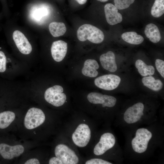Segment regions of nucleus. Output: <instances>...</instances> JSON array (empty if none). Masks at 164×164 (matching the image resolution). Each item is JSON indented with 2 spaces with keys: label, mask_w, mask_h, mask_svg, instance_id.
<instances>
[{
  "label": "nucleus",
  "mask_w": 164,
  "mask_h": 164,
  "mask_svg": "<svg viewBox=\"0 0 164 164\" xmlns=\"http://www.w3.org/2000/svg\"><path fill=\"white\" fill-rule=\"evenodd\" d=\"M77 36L81 41L87 39L94 43H100L104 39V35L102 31L89 24H84L80 26L77 31Z\"/></svg>",
  "instance_id": "f257e3e1"
},
{
  "label": "nucleus",
  "mask_w": 164,
  "mask_h": 164,
  "mask_svg": "<svg viewBox=\"0 0 164 164\" xmlns=\"http://www.w3.org/2000/svg\"><path fill=\"white\" fill-rule=\"evenodd\" d=\"M152 136V132L147 129L141 128L138 129L135 137L132 140V146L133 150L139 153L145 152Z\"/></svg>",
  "instance_id": "f03ea898"
},
{
  "label": "nucleus",
  "mask_w": 164,
  "mask_h": 164,
  "mask_svg": "<svg viewBox=\"0 0 164 164\" xmlns=\"http://www.w3.org/2000/svg\"><path fill=\"white\" fill-rule=\"evenodd\" d=\"M63 87L55 85L48 88L44 94V98L48 103L53 106L58 107L63 105L65 102L67 97L63 92Z\"/></svg>",
  "instance_id": "7ed1b4c3"
},
{
  "label": "nucleus",
  "mask_w": 164,
  "mask_h": 164,
  "mask_svg": "<svg viewBox=\"0 0 164 164\" xmlns=\"http://www.w3.org/2000/svg\"><path fill=\"white\" fill-rule=\"evenodd\" d=\"M91 136V131L89 126L85 123H81L78 125L73 133L72 138L76 146L82 148L89 143Z\"/></svg>",
  "instance_id": "20e7f679"
},
{
  "label": "nucleus",
  "mask_w": 164,
  "mask_h": 164,
  "mask_svg": "<svg viewBox=\"0 0 164 164\" xmlns=\"http://www.w3.org/2000/svg\"><path fill=\"white\" fill-rule=\"evenodd\" d=\"M54 153L56 157L61 160L63 164H76L79 162V158L74 151L65 144L57 145Z\"/></svg>",
  "instance_id": "39448f33"
},
{
  "label": "nucleus",
  "mask_w": 164,
  "mask_h": 164,
  "mask_svg": "<svg viewBox=\"0 0 164 164\" xmlns=\"http://www.w3.org/2000/svg\"><path fill=\"white\" fill-rule=\"evenodd\" d=\"M45 119V115L41 109L32 108L28 111L24 118V124L26 128L32 129L43 124Z\"/></svg>",
  "instance_id": "423d86ee"
},
{
  "label": "nucleus",
  "mask_w": 164,
  "mask_h": 164,
  "mask_svg": "<svg viewBox=\"0 0 164 164\" xmlns=\"http://www.w3.org/2000/svg\"><path fill=\"white\" fill-rule=\"evenodd\" d=\"M115 138L110 132H106L101 136L99 142L94 147L93 152L96 155H101L112 148L115 144Z\"/></svg>",
  "instance_id": "0eeeda50"
},
{
  "label": "nucleus",
  "mask_w": 164,
  "mask_h": 164,
  "mask_svg": "<svg viewBox=\"0 0 164 164\" xmlns=\"http://www.w3.org/2000/svg\"><path fill=\"white\" fill-rule=\"evenodd\" d=\"M121 79L118 76L112 74L104 75L97 78L94 81L95 85L102 89L111 91L119 85Z\"/></svg>",
  "instance_id": "6e6552de"
},
{
  "label": "nucleus",
  "mask_w": 164,
  "mask_h": 164,
  "mask_svg": "<svg viewBox=\"0 0 164 164\" xmlns=\"http://www.w3.org/2000/svg\"><path fill=\"white\" fill-rule=\"evenodd\" d=\"M144 106L141 102H138L130 107L125 111L123 115L125 121L128 124L139 121L144 114Z\"/></svg>",
  "instance_id": "1a4fd4ad"
},
{
  "label": "nucleus",
  "mask_w": 164,
  "mask_h": 164,
  "mask_svg": "<svg viewBox=\"0 0 164 164\" xmlns=\"http://www.w3.org/2000/svg\"><path fill=\"white\" fill-rule=\"evenodd\" d=\"M88 101L94 104H101L103 107L111 108L115 105L116 99L113 96L95 92L89 94L87 97Z\"/></svg>",
  "instance_id": "9d476101"
},
{
  "label": "nucleus",
  "mask_w": 164,
  "mask_h": 164,
  "mask_svg": "<svg viewBox=\"0 0 164 164\" xmlns=\"http://www.w3.org/2000/svg\"><path fill=\"white\" fill-rule=\"evenodd\" d=\"M24 150L23 146L20 145L12 146L5 143L0 144V154L5 159L18 157L23 153Z\"/></svg>",
  "instance_id": "9b49d317"
},
{
  "label": "nucleus",
  "mask_w": 164,
  "mask_h": 164,
  "mask_svg": "<svg viewBox=\"0 0 164 164\" xmlns=\"http://www.w3.org/2000/svg\"><path fill=\"white\" fill-rule=\"evenodd\" d=\"M13 38L15 44L22 54H28L32 50V46L25 35L20 31L15 30L13 33Z\"/></svg>",
  "instance_id": "f8f14e48"
},
{
  "label": "nucleus",
  "mask_w": 164,
  "mask_h": 164,
  "mask_svg": "<svg viewBox=\"0 0 164 164\" xmlns=\"http://www.w3.org/2000/svg\"><path fill=\"white\" fill-rule=\"evenodd\" d=\"M67 43L61 40L54 42L52 45L51 51L52 56L54 60L61 61L65 57L67 51Z\"/></svg>",
  "instance_id": "ddd939ff"
},
{
  "label": "nucleus",
  "mask_w": 164,
  "mask_h": 164,
  "mask_svg": "<svg viewBox=\"0 0 164 164\" xmlns=\"http://www.w3.org/2000/svg\"><path fill=\"white\" fill-rule=\"evenodd\" d=\"M104 11L107 21L109 24L114 25L122 21L121 15L118 12L117 8L113 4L109 3L106 4Z\"/></svg>",
  "instance_id": "4468645a"
},
{
  "label": "nucleus",
  "mask_w": 164,
  "mask_h": 164,
  "mask_svg": "<svg viewBox=\"0 0 164 164\" xmlns=\"http://www.w3.org/2000/svg\"><path fill=\"white\" fill-rule=\"evenodd\" d=\"M100 60L101 66L105 69L111 72H114L117 70L115 55L112 51H108L102 54L100 56Z\"/></svg>",
  "instance_id": "2eb2a0df"
},
{
  "label": "nucleus",
  "mask_w": 164,
  "mask_h": 164,
  "mask_svg": "<svg viewBox=\"0 0 164 164\" xmlns=\"http://www.w3.org/2000/svg\"><path fill=\"white\" fill-rule=\"evenodd\" d=\"M99 68L97 62L94 60L87 59L84 62L82 73L84 76L91 77H96L98 74L97 70Z\"/></svg>",
  "instance_id": "dca6fc26"
},
{
  "label": "nucleus",
  "mask_w": 164,
  "mask_h": 164,
  "mask_svg": "<svg viewBox=\"0 0 164 164\" xmlns=\"http://www.w3.org/2000/svg\"><path fill=\"white\" fill-rule=\"evenodd\" d=\"M146 36L152 43L158 42L161 39L160 31L158 27L152 23L147 25L145 30Z\"/></svg>",
  "instance_id": "f3484780"
},
{
  "label": "nucleus",
  "mask_w": 164,
  "mask_h": 164,
  "mask_svg": "<svg viewBox=\"0 0 164 164\" xmlns=\"http://www.w3.org/2000/svg\"><path fill=\"white\" fill-rule=\"evenodd\" d=\"M47 9L44 8H35L32 9L30 13L31 19L35 22L40 23L43 22L49 14Z\"/></svg>",
  "instance_id": "a211bd4d"
},
{
  "label": "nucleus",
  "mask_w": 164,
  "mask_h": 164,
  "mask_svg": "<svg viewBox=\"0 0 164 164\" xmlns=\"http://www.w3.org/2000/svg\"><path fill=\"white\" fill-rule=\"evenodd\" d=\"M142 82L144 86L154 91H159L163 87V84L159 79H155L151 76L145 77L142 78Z\"/></svg>",
  "instance_id": "6ab92c4d"
},
{
  "label": "nucleus",
  "mask_w": 164,
  "mask_h": 164,
  "mask_svg": "<svg viewBox=\"0 0 164 164\" xmlns=\"http://www.w3.org/2000/svg\"><path fill=\"white\" fill-rule=\"evenodd\" d=\"M135 66L140 74L143 76H152L154 73L155 70L154 67L147 65L141 60L138 59L136 61Z\"/></svg>",
  "instance_id": "aec40b11"
},
{
  "label": "nucleus",
  "mask_w": 164,
  "mask_h": 164,
  "mask_svg": "<svg viewBox=\"0 0 164 164\" xmlns=\"http://www.w3.org/2000/svg\"><path fill=\"white\" fill-rule=\"evenodd\" d=\"M122 38L126 42L134 45L141 43L144 41L143 37L134 32H127L121 35Z\"/></svg>",
  "instance_id": "412c9836"
},
{
  "label": "nucleus",
  "mask_w": 164,
  "mask_h": 164,
  "mask_svg": "<svg viewBox=\"0 0 164 164\" xmlns=\"http://www.w3.org/2000/svg\"><path fill=\"white\" fill-rule=\"evenodd\" d=\"M49 28L50 33L54 37L63 36L67 30L66 26L63 22H52L49 24Z\"/></svg>",
  "instance_id": "4be33fe9"
},
{
  "label": "nucleus",
  "mask_w": 164,
  "mask_h": 164,
  "mask_svg": "<svg viewBox=\"0 0 164 164\" xmlns=\"http://www.w3.org/2000/svg\"><path fill=\"white\" fill-rule=\"evenodd\" d=\"M15 118V113L11 111H5L0 113V128L4 129L8 127Z\"/></svg>",
  "instance_id": "5701e85b"
},
{
  "label": "nucleus",
  "mask_w": 164,
  "mask_h": 164,
  "mask_svg": "<svg viewBox=\"0 0 164 164\" xmlns=\"http://www.w3.org/2000/svg\"><path fill=\"white\" fill-rule=\"evenodd\" d=\"M164 13V0H155L151 9V15L155 17L158 18Z\"/></svg>",
  "instance_id": "b1692460"
},
{
  "label": "nucleus",
  "mask_w": 164,
  "mask_h": 164,
  "mask_svg": "<svg viewBox=\"0 0 164 164\" xmlns=\"http://www.w3.org/2000/svg\"><path fill=\"white\" fill-rule=\"evenodd\" d=\"M135 0H114V5L120 10L128 8Z\"/></svg>",
  "instance_id": "393cba45"
},
{
  "label": "nucleus",
  "mask_w": 164,
  "mask_h": 164,
  "mask_svg": "<svg viewBox=\"0 0 164 164\" xmlns=\"http://www.w3.org/2000/svg\"><path fill=\"white\" fill-rule=\"evenodd\" d=\"M155 67L157 71L163 78L164 77V61L159 59H157L155 61Z\"/></svg>",
  "instance_id": "a878e982"
},
{
  "label": "nucleus",
  "mask_w": 164,
  "mask_h": 164,
  "mask_svg": "<svg viewBox=\"0 0 164 164\" xmlns=\"http://www.w3.org/2000/svg\"><path fill=\"white\" fill-rule=\"evenodd\" d=\"M6 69V57L4 53L0 51V72H4Z\"/></svg>",
  "instance_id": "bb28decb"
},
{
  "label": "nucleus",
  "mask_w": 164,
  "mask_h": 164,
  "mask_svg": "<svg viewBox=\"0 0 164 164\" xmlns=\"http://www.w3.org/2000/svg\"><path fill=\"white\" fill-rule=\"evenodd\" d=\"M85 164H112L107 161L99 158H93L87 161Z\"/></svg>",
  "instance_id": "cd10ccee"
},
{
  "label": "nucleus",
  "mask_w": 164,
  "mask_h": 164,
  "mask_svg": "<svg viewBox=\"0 0 164 164\" xmlns=\"http://www.w3.org/2000/svg\"><path fill=\"white\" fill-rule=\"evenodd\" d=\"M50 164H63L62 162L56 157H53L49 160Z\"/></svg>",
  "instance_id": "c85d7f7f"
},
{
  "label": "nucleus",
  "mask_w": 164,
  "mask_h": 164,
  "mask_svg": "<svg viewBox=\"0 0 164 164\" xmlns=\"http://www.w3.org/2000/svg\"><path fill=\"white\" fill-rule=\"evenodd\" d=\"M25 164H39L40 162L37 159L32 158L27 161L25 163Z\"/></svg>",
  "instance_id": "c756f323"
},
{
  "label": "nucleus",
  "mask_w": 164,
  "mask_h": 164,
  "mask_svg": "<svg viewBox=\"0 0 164 164\" xmlns=\"http://www.w3.org/2000/svg\"><path fill=\"white\" fill-rule=\"evenodd\" d=\"M80 5H83L85 4L87 1V0H75Z\"/></svg>",
  "instance_id": "7c9ffc66"
},
{
  "label": "nucleus",
  "mask_w": 164,
  "mask_h": 164,
  "mask_svg": "<svg viewBox=\"0 0 164 164\" xmlns=\"http://www.w3.org/2000/svg\"><path fill=\"white\" fill-rule=\"evenodd\" d=\"M97 0L101 2H106L108 0Z\"/></svg>",
  "instance_id": "2f4dec72"
}]
</instances>
